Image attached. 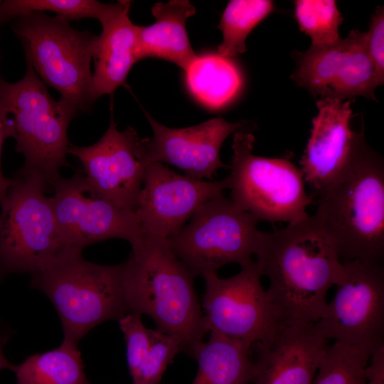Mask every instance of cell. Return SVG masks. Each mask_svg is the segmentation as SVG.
<instances>
[{
	"mask_svg": "<svg viewBox=\"0 0 384 384\" xmlns=\"http://www.w3.org/2000/svg\"><path fill=\"white\" fill-rule=\"evenodd\" d=\"M254 143L248 129L235 133L230 199L258 220L289 223L308 215L306 209L315 201L305 190L300 169L286 158L253 154Z\"/></svg>",
	"mask_w": 384,
	"mask_h": 384,
	"instance_id": "8",
	"label": "cell"
},
{
	"mask_svg": "<svg viewBox=\"0 0 384 384\" xmlns=\"http://www.w3.org/2000/svg\"><path fill=\"white\" fill-rule=\"evenodd\" d=\"M11 183L12 179L6 178L0 171V203L4 200Z\"/></svg>",
	"mask_w": 384,
	"mask_h": 384,
	"instance_id": "34",
	"label": "cell"
},
{
	"mask_svg": "<svg viewBox=\"0 0 384 384\" xmlns=\"http://www.w3.org/2000/svg\"><path fill=\"white\" fill-rule=\"evenodd\" d=\"M256 257L284 325L317 321L325 311L328 290L346 275L335 245L314 215L278 230L262 231Z\"/></svg>",
	"mask_w": 384,
	"mask_h": 384,
	"instance_id": "1",
	"label": "cell"
},
{
	"mask_svg": "<svg viewBox=\"0 0 384 384\" xmlns=\"http://www.w3.org/2000/svg\"><path fill=\"white\" fill-rule=\"evenodd\" d=\"M345 278L327 303L314 332L358 348L370 355L384 346V269L383 265L343 262Z\"/></svg>",
	"mask_w": 384,
	"mask_h": 384,
	"instance_id": "11",
	"label": "cell"
},
{
	"mask_svg": "<svg viewBox=\"0 0 384 384\" xmlns=\"http://www.w3.org/2000/svg\"><path fill=\"white\" fill-rule=\"evenodd\" d=\"M257 261L228 278L205 275L201 303L208 333L214 331L252 346H270L284 326L280 309L261 283Z\"/></svg>",
	"mask_w": 384,
	"mask_h": 384,
	"instance_id": "10",
	"label": "cell"
},
{
	"mask_svg": "<svg viewBox=\"0 0 384 384\" xmlns=\"http://www.w3.org/2000/svg\"><path fill=\"white\" fill-rule=\"evenodd\" d=\"M49 197L65 248L82 250L92 243L111 238L128 241L132 247L144 238L134 213L100 197L82 173L60 177Z\"/></svg>",
	"mask_w": 384,
	"mask_h": 384,
	"instance_id": "12",
	"label": "cell"
},
{
	"mask_svg": "<svg viewBox=\"0 0 384 384\" xmlns=\"http://www.w3.org/2000/svg\"><path fill=\"white\" fill-rule=\"evenodd\" d=\"M370 365L365 368L364 384H384V346L370 357Z\"/></svg>",
	"mask_w": 384,
	"mask_h": 384,
	"instance_id": "31",
	"label": "cell"
},
{
	"mask_svg": "<svg viewBox=\"0 0 384 384\" xmlns=\"http://www.w3.org/2000/svg\"><path fill=\"white\" fill-rule=\"evenodd\" d=\"M68 154L80 161L87 182L100 197L135 213L148 161L144 138L132 127L119 131L112 116L96 143L87 146L70 143Z\"/></svg>",
	"mask_w": 384,
	"mask_h": 384,
	"instance_id": "13",
	"label": "cell"
},
{
	"mask_svg": "<svg viewBox=\"0 0 384 384\" xmlns=\"http://www.w3.org/2000/svg\"><path fill=\"white\" fill-rule=\"evenodd\" d=\"M13 30L41 80L78 111H88L96 100L90 63L97 36L73 28L61 16L43 12L18 17Z\"/></svg>",
	"mask_w": 384,
	"mask_h": 384,
	"instance_id": "6",
	"label": "cell"
},
{
	"mask_svg": "<svg viewBox=\"0 0 384 384\" xmlns=\"http://www.w3.org/2000/svg\"><path fill=\"white\" fill-rule=\"evenodd\" d=\"M153 132L144 138L148 161L167 163L196 179H212L216 171L230 168L220 158L223 142L232 133L248 129V122L232 123L216 117L185 128L167 127L145 113Z\"/></svg>",
	"mask_w": 384,
	"mask_h": 384,
	"instance_id": "16",
	"label": "cell"
},
{
	"mask_svg": "<svg viewBox=\"0 0 384 384\" xmlns=\"http://www.w3.org/2000/svg\"><path fill=\"white\" fill-rule=\"evenodd\" d=\"M328 344L312 325H286L267 346H257L252 384H311Z\"/></svg>",
	"mask_w": 384,
	"mask_h": 384,
	"instance_id": "18",
	"label": "cell"
},
{
	"mask_svg": "<svg viewBox=\"0 0 384 384\" xmlns=\"http://www.w3.org/2000/svg\"><path fill=\"white\" fill-rule=\"evenodd\" d=\"M273 10L274 3L269 0L230 1L218 26L223 33L218 53L232 58L245 53L247 36Z\"/></svg>",
	"mask_w": 384,
	"mask_h": 384,
	"instance_id": "25",
	"label": "cell"
},
{
	"mask_svg": "<svg viewBox=\"0 0 384 384\" xmlns=\"http://www.w3.org/2000/svg\"><path fill=\"white\" fill-rule=\"evenodd\" d=\"M78 343L64 339L57 348L27 358L12 370L16 384H91Z\"/></svg>",
	"mask_w": 384,
	"mask_h": 384,
	"instance_id": "23",
	"label": "cell"
},
{
	"mask_svg": "<svg viewBox=\"0 0 384 384\" xmlns=\"http://www.w3.org/2000/svg\"><path fill=\"white\" fill-rule=\"evenodd\" d=\"M26 64V75L16 82L0 75V114L16 139L15 150L25 159L17 175L35 176L53 186L61 177L60 169L71 167L67 130L79 111L61 97L53 99L31 63Z\"/></svg>",
	"mask_w": 384,
	"mask_h": 384,
	"instance_id": "4",
	"label": "cell"
},
{
	"mask_svg": "<svg viewBox=\"0 0 384 384\" xmlns=\"http://www.w3.org/2000/svg\"><path fill=\"white\" fill-rule=\"evenodd\" d=\"M124 262L128 312L149 316L156 330L178 337L192 356L208 333L193 276L176 257L166 239L145 235Z\"/></svg>",
	"mask_w": 384,
	"mask_h": 384,
	"instance_id": "3",
	"label": "cell"
},
{
	"mask_svg": "<svg viewBox=\"0 0 384 384\" xmlns=\"http://www.w3.org/2000/svg\"><path fill=\"white\" fill-rule=\"evenodd\" d=\"M318 114L304 153L301 171L316 196L339 172L348 160L358 133L350 127V100L321 97L316 102Z\"/></svg>",
	"mask_w": 384,
	"mask_h": 384,
	"instance_id": "17",
	"label": "cell"
},
{
	"mask_svg": "<svg viewBox=\"0 0 384 384\" xmlns=\"http://www.w3.org/2000/svg\"><path fill=\"white\" fill-rule=\"evenodd\" d=\"M316 196L314 216L340 259L383 265L384 162L363 132L343 166Z\"/></svg>",
	"mask_w": 384,
	"mask_h": 384,
	"instance_id": "2",
	"label": "cell"
},
{
	"mask_svg": "<svg viewBox=\"0 0 384 384\" xmlns=\"http://www.w3.org/2000/svg\"><path fill=\"white\" fill-rule=\"evenodd\" d=\"M294 55L297 65L291 78L313 95L341 100L356 95L375 99L379 84L365 33L352 30L336 43L311 46Z\"/></svg>",
	"mask_w": 384,
	"mask_h": 384,
	"instance_id": "14",
	"label": "cell"
},
{
	"mask_svg": "<svg viewBox=\"0 0 384 384\" xmlns=\"http://www.w3.org/2000/svg\"><path fill=\"white\" fill-rule=\"evenodd\" d=\"M130 5V1L105 4L95 0H6L0 6V25L14 18L44 11L68 21L93 18L103 25Z\"/></svg>",
	"mask_w": 384,
	"mask_h": 384,
	"instance_id": "24",
	"label": "cell"
},
{
	"mask_svg": "<svg viewBox=\"0 0 384 384\" xmlns=\"http://www.w3.org/2000/svg\"><path fill=\"white\" fill-rule=\"evenodd\" d=\"M181 351L182 343L178 337L151 329L149 348L132 378L133 384H159L167 366Z\"/></svg>",
	"mask_w": 384,
	"mask_h": 384,
	"instance_id": "28",
	"label": "cell"
},
{
	"mask_svg": "<svg viewBox=\"0 0 384 384\" xmlns=\"http://www.w3.org/2000/svg\"><path fill=\"white\" fill-rule=\"evenodd\" d=\"M126 342L127 361L133 378L137 373L151 341V329L143 324L141 315L127 313L118 319Z\"/></svg>",
	"mask_w": 384,
	"mask_h": 384,
	"instance_id": "29",
	"label": "cell"
},
{
	"mask_svg": "<svg viewBox=\"0 0 384 384\" xmlns=\"http://www.w3.org/2000/svg\"><path fill=\"white\" fill-rule=\"evenodd\" d=\"M1 3H2V1H0V6H1Z\"/></svg>",
	"mask_w": 384,
	"mask_h": 384,
	"instance_id": "35",
	"label": "cell"
},
{
	"mask_svg": "<svg viewBox=\"0 0 384 384\" xmlns=\"http://www.w3.org/2000/svg\"><path fill=\"white\" fill-rule=\"evenodd\" d=\"M129 9L102 25V31L96 37L92 53L95 100L123 85L132 67L139 60L137 25L129 17Z\"/></svg>",
	"mask_w": 384,
	"mask_h": 384,
	"instance_id": "19",
	"label": "cell"
},
{
	"mask_svg": "<svg viewBox=\"0 0 384 384\" xmlns=\"http://www.w3.org/2000/svg\"><path fill=\"white\" fill-rule=\"evenodd\" d=\"M366 43L379 85L384 82V9L378 6L365 32Z\"/></svg>",
	"mask_w": 384,
	"mask_h": 384,
	"instance_id": "30",
	"label": "cell"
},
{
	"mask_svg": "<svg viewBox=\"0 0 384 384\" xmlns=\"http://www.w3.org/2000/svg\"><path fill=\"white\" fill-rule=\"evenodd\" d=\"M124 263L89 262L82 251L64 249L45 269L33 274L31 286L50 299L61 321L64 339L77 343L90 330L129 313Z\"/></svg>",
	"mask_w": 384,
	"mask_h": 384,
	"instance_id": "5",
	"label": "cell"
},
{
	"mask_svg": "<svg viewBox=\"0 0 384 384\" xmlns=\"http://www.w3.org/2000/svg\"><path fill=\"white\" fill-rule=\"evenodd\" d=\"M46 190L37 176L12 179L0 212V264L7 271L33 274L65 249Z\"/></svg>",
	"mask_w": 384,
	"mask_h": 384,
	"instance_id": "9",
	"label": "cell"
},
{
	"mask_svg": "<svg viewBox=\"0 0 384 384\" xmlns=\"http://www.w3.org/2000/svg\"><path fill=\"white\" fill-rule=\"evenodd\" d=\"M9 339L8 334H0V370L10 369L12 370L14 365L10 363L4 354V346Z\"/></svg>",
	"mask_w": 384,
	"mask_h": 384,
	"instance_id": "32",
	"label": "cell"
},
{
	"mask_svg": "<svg viewBox=\"0 0 384 384\" xmlns=\"http://www.w3.org/2000/svg\"><path fill=\"white\" fill-rule=\"evenodd\" d=\"M370 354L334 342L327 346L311 384H364Z\"/></svg>",
	"mask_w": 384,
	"mask_h": 384,
	"instance_id": "26",
	"label": "cell"
},
{
	"mask_svg": "<svg viewBox=\"0 0 384 384\" xmlns=\"http://www.w3.org/2000/svg\"><path fill=\"white\" fill-rule=\"evenodd\" d=\"M11 137V133L6 120L0 114V171H1V154L5 139Z\"/></svg>",
	"mask_w": 384,
	"mask_h": 384,
	"instance_id": "33",
	"label": "cell"
},
{
	"mask_svg": "<svg viewBox=\"0 0 384 384\" xmlns=\"http://www.w3.org/2000/svg\"><path fill=\"white\" fill-rule=\"evenodd\" d=\"M191 219L166 241L194 278L230 263L242 267L253 261L261 238L259 220L223 193L204 203Z\"/></svg>",
	"mask_w": 384,
	"mask_h": 384,
	"instance_id": "7",
	"label": "cell"
},
{
	"mask_svg": "<svg viewBox=\"0 0 384 384\" xmlns=\"http://www.w3.org/2000/svg\"><path fill=\"white\" fill-rule=\"evenodd\" d=\"M194 348L198 370L191 384H250L257 371L250 358L251 343L210 331Z\"/></svg>",
	"mask_w": 384,
	"mask_h": 384,
	"instance_id": "21",
	"label": "cell"
},
{
	"mask_svg": "<svg viewBox=\"0 0 384 384\" xmlns=\"http://www.w3.org/2000/svg\"><path fill=\"white\" fill-rule=\"evenodd\" d=\"M294 14L300 30L311 39V46L333 44L341 40L338 28L343 21L333 0H297Z\"/></svg>",
	"mask_w": 384,
	"mask_h": 384,
	"instance_id": "27",
	"label": "cell"
},
{
	"mask_svg": "<svg viewBox=\"0 0 384 384\" xmlns=\"http://www.w3.org/2000/svg\"><path fill=\"white\" fill-rule=\"evenodd\" d=\"M187 87L202 105L221 108L240 93L243 77L232 58L218 53L197 55L184 70Z\"/></svg>",
	"mask_w": 384,
	"mask_h": 384,
	"instance_id": "22",
	"label": "cell"
},
{
	"mask_svg": "<svg viewBox=\"0 0 384 384\" xmlns=\"http://www.w3.org/2000/svg\"><path fill=\"white\" fill-rule=\"evenodd\" d=\"M230 183L229 176L218 181L196 179L148 161L134 213L145 235L167 239L201 206L229 189Z\"/></svg>",
	"mask_w": 384,
	"mask_h": 384,
	"instance_id": "15",
	"label": "cell"
},
{
	"mask_svg": "<svg viewBox=\"0 0 384 384\" xmlns=\"http://www.w3.org/2000/svg\"><path fill=\"white\" fill-rule=\"evenodd\" d=\"M151 11L154 23L136 27L139 60L159 58L184 70L197 56L186 28V20L195 14L196 8L187 0H171L155 4Z\"/></svg>",
	"mask_w": 384,
	"mask_h": 384,
	"instance_id": "20",
	"label": "cell"
}]
</instances>
